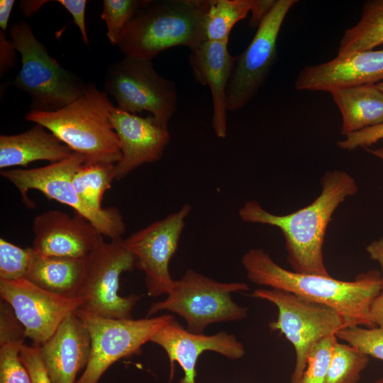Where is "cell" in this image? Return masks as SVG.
<instances>
[{"label":"cell","mask_w":383,"mask_h":383,"mask_svg":"<svg viewBox=\"0 0 383 383\" xmlns=\"http://www.w3.org/2000/svg\"><path fill=\"white\" fill-rule=\"evenodd\" d=\"M381 45H383V0L367 1L358 23L345 30L338 55L370 50Z\"/></svg>","instance_id":"d4e9b609"},{"label":"cell","mask_w":383,"mask_h":383,"mask_svg":"<svg viewBox=\"0 0 383 383\" xmlns=\"http://www.w3.org/2000/svg\"><path fill=\"white\" fill-rule=\"evenodd\" d=\"M32 248L41 255L87 258L103 242L104 235L85 218L58 210L38 214L33 222Z\"/></svg>","instance_id":"9a60e30c"},{"label":"cell","mask_w":383,"mask_h":383,"mask_svg":"<svg viewBox=\"0 0 383 383\" xmlns=\"http://www.w3.org/2000/svg\"><path fill=\"white\" fill-rule=\"evenodd\" d=\"M104 84L118 109L134 114L148 111L157 126L168 129L177 110V88L156 72L152 60L125 55L109 66Z\"/></svg>","instance_id":"9c48e42d"},{"label":"cell","mask_w":383,"mask_h":383,"mask_svg":"<svg viewBox=\"0 0 383 383\" xmlns=\"http://www.w3.org/2000/svg\"><path fill=\"white\" fill-rule=\"evenodd\" d=\"M192 207L184 204L178 211L155 221L123 239L134 255L136 267L144 274L148 294L152 297L167 295L174 280L169 265L174 255Z\"/></svg>","instance_id":"4fadbf2b"},{"label":"cell","mask_w":383,"mask_h":383,"mask_svg":"<svg viewBox=\"0 0 383 383\" xmlns=\"http://www.w3.org/2000/svg\"><path fill=\"white\" fill-rule=\"evenodd\" d=\"M116 179V164L85 162L72 177V184L79 196L92 208L101 210L105 192Z\"/></svg>","instance_id":"484cf974"},{"label":"cell","mask_w":383,"mask_h":383,"mask_svg":"<svg viewBox=\"0 0 383 383\" xmlns=\"http://www.w3.org/2000/svg\"><path fill=\"white\" fill-rule=\"evenodd\" d=\"M9 35L21 56V67L12 84L30 96V110L55 111L83 94L87 83L49 55L28 23L13 24Z\"/></svg>","instance_id":"5b68a950"},{"label":"cell","mask_w":383,"mask_h":383,"mask_svg":"<svg viewBox=\"0 0 383 383\" xmlns=\"http://www.w3.org/2000/svg\"><path fill=\"white\" fill-rule=\"evenodd\" d=\"M33 255L32 248H23L1 238L0 280L25 278Z\"/></svg>","instance_id":"f546056e"},{"label":"cell","mask_w":383,"mask_h":383,"mask_svg":"<svg viewBox=\"0 0 383 383\" xmlns=\"http://www.w3.org/2000/svg\"><path fill=\"white\" fill-rule=\"evenodd\" d=\"M253 0H210L206 18V40L228 42L231 29L250 12Z\"/></svg>","instance_id":"4316f807"},{"label":"cell","mask_w":383,"mask_h":383,"mask_svg":"<svg viewBox=\"0 0 383 383\" xmlns=\"http://www.w3.org/2000/svg\"><path fill=\"white\" fill-rule=\"evenodd\" d=\"M20 357L28 372L32 383H51L42 362L38 346L23 344Z\"/></svg>","instance_id":"d6a6232c"},{"label":"cell","mask_w":383,"mask_h":383,"mask_svg":"<svg viewBox=\"0 0 383 383\" xmlns=\"http://www.w3.org/2000/svg\"><path fill=\"white\" fill-rule=\"evenodd\" d=\"M48 2V0H21L19 7L24 16L30 17Z\"/></svg>","instance_id":"ab89813d"},{"label":"cell","mask_w":383,"mask_h":383,"mask_svg":"<svg viewBox=\"0 0 383 383\" xmlns=\"http://www.w3.org/2000/svg\"><path fill=\"white\" fill-rule=\"evenodd\" d=\"M370 357L350 344L334 345L325 383H358L361 372L367 367Z\"/></svg>","instance_id":"83f0119b"},{"label":"cell","mask_w":383,"mask_h":383,"mask_svg":"<svg viewBox=\"0 0 383 383\" xmlns=\"http://www.w3.org/2000/svg\"><path fill=\"white\" fill-rule=\"evenodd\" d=\"M150 342L160 346L168 356L171 366L170 383L173 377L174 362L180 365L184 372L179 383H196V366L204 352H216L231 360L240 359L245 353L244 345L233 333L224 331L210 335L194 333L175 319L164 325Z\"/></svg>","instance_id":"2e32d148"},{"label":"cell","mask_w":383,"mask_h":383,"mask_svg":"<svg viewBox=\"0 0 383 383\" xmlns=\"http://www.w3.org/2000/svg\"><path fill=\"white\" fill-rule=\"evenodd\" d=\"M16 49L11 40L6 38L4 31L0 30V77L15 67L18 62Z\"/></svg>","instance_id":"d590c367"},{"label":"cell","mask_w":383,"mask_h":383,"mask_svg":"<svg viewBox=\"0 0 383 383\" xmlns=\"http://www.w3.org/2000/svg\"><path fill=\"white\" fill-rule=\"evenodd\" d=\"M1 299L12 309L26 337L40 346L62 322L82 307L80 296H66L43 289L26 278L0 280Z\"/></svg>","instance_id":"5bb4252c"},{"label":"cell","mask_w":383,"mask_h":383,"mask_svg":"<svg viewBox=\"0 0 383 383\" xmlns=\"http://www.w3.org/2000/svg\"><path fill=\"white\" fill-rule=\"evenodd\" d=\"M135 267V258L123 238L103 242L86 258L78 294L83 300L81 309L106 318H132V311L140 296H121L119 278L123 272Z\"/></svg>","instance_id":"8fae6325"},{"label":"cell","mask_w":383,"mask_h":383,"mask_svg":"<svg viewBox=\"0 0 383 383\" xmlns=\"http://www.w3.org/2000/svg\"><path fill=\"white\" fill-rule=\"evenodd\" d=\"M321 192L309 205L287 215H275L255 200L239 209L240 219L247 223L278 228L285 239L287 262L298 273L330 276L323 260V246L331 217L345 199L357 192L355 179L341 170L326 172Z\"/></svg>","instance_id":"6da1fadb"},{"label":"cell","mask_w":383,"mask_h":383,"mask_svg":"<svg viewBox=\"0 0 383 383\" xmlns=\"http://www.w3.org/2000/svg\"><path fill=\"white\" fill-rule=\"evenodd\" d=\"M335 336L369 357L383 360V327L351 326L339 331Z\"/></svg>","instance_id":"4dcf8cb0"},{"label":"cell","mask_w":383,"mask_h":383,"mask_svg":"<svg viewBox=\"0 0 383 383\" xmlns=\"http://www.w3.org/2000/svg\"><path fill=\"white\" fill-rule=\"evenodd\" d=\"M383 80V49L338 55L333 60L304 67L294 82L298 91L334 90Z\"/></svg>","instance_id":"e0dca14e"},{"label":"cell","mask_w":383,"mask_h":383,"mask_svg":"<svg viewBox=\"0 0 383 383\" xmlns=\"http://www.w3.org/2000/svg\"><path fill=\"white\" fill-rule=\"evenodd\" d=\"M371 383H383V377L376 379Z\"/></svg>","instance_id":"ee69618b"},{"label":"cell","mask_w":383,"mask_h":383,"mask_svg":"<svg viewBox=\"0 0 383 383\" xmlns=\"http://www.w3.org/2000/svg\"><path fill=\"white\" fill-rule=\"evenodd\" d=\"M85 268L86 258L44 256L33 250L25 278L48 292L79 296Z\"/></svg>","instance_id":"603a6c76"},{"label":"cell","mask_w":383,"mask_h":383,"mask_svg":"<svg viewBox=\"0 0 383 383\" xmlns=\"http://www.w3.org/2000/svg\"><path fill=\"white\" fill-rule=\"evenodd\" d=\"M377 87L383 93V81L376 84Z\"/></svg>","instance_id":"7bdbcfd3"},{"label":"cell","mask_w":383,"mask_h":383,"mask_svg":"<svg viewBox=\"0 0 383 383\" xmlns=\"http://www.w3.org/2000/svg\"><path fill=\"white\" fill-rule=\"evenodd\" d=\"M209 5L210 0H145L117 45L125 55L149 60L176 46L194 49L207 40Z\"/></svg>","instance_id":"3957f363"},{"label":"cell","mask_w":383,"mask_h":383,"mask_svg":"<svg viewBox=\"0 0 383 383\" xmlns=\"http://www.w3.org/2000/svg\"><path fill=\"white\" fill-rule=\"evenodd\" d=\"M113 107L105 91L87 83L83 94L67 106L50 112L30 110L25 118L44 126L86 162L116 164L121 152L110 121Z\"/></svg>","instance_id":"277c9868"},{"label":"cell","mask_w":383,"mask_h":383,"mask_svg":"<svg viewBox=\"0 0 383 383\" xmlns=\"http://www.w3.org/2000/svg\"><path fill=\"white\" fill-rule=\"evenodd\" d=\"M277 0H253L249 24L251 28L259 26L262 20L273 8Z\"/></svg>","instance_id":"8d00e7d4"},{"label":"cell","mask_w":383,"mask_h":383,"mask_svg":"<svg viewBox=\"0 0 383 383\" xmlns=\"http://www.w3.org/2000/svg\"><path fill=\"white\" fill-rule=\"evenodd\" d=\"M367 151H369L372 155L377 156L383 161V148H379L377 149L370 150L367 148H365Z\"/></svg>","instance_id":"b9f144b4"},{"label":"cell","mask_w":383,"mask_h":383,"mask_svg":"<svg viewBox=\"0 0 383 383\" xmlns=\"http://www.w3.org/2000/svg\"><path fill=\"white\" fill-rule=\"evenodd\" d=\"M76 315L91 340L87 367L76 383H98L106 371L120 359L138 355L142 346L164 325L174 319L170 314L140 319L106 318L79 309Z\"/></svg>","instance_id":"30bf717a"},{"label":"cell","mask_w":383,"mask_h":383,"mask_svg":"<svg viewBox=\"0 0 383 383\" xmlns=\"http://www.w3.org/2000/svg\"><path fill=\"white\" fill-rule=\"evenodd\" d=\"M251 296L270 301L277 308V318L269 326L271 330L282 333L294 348L296 359L290 383L299 380L311 350L319 341L348 326L333 309L285 291L260 288Z\"/></svg>","instance_id":"ba28073f"},{"label":"cell","mask_w":383,"mask_h":383,"mask_svg":"<svg viewBox=\"0 0 383 383\" xmlns=\"http://www.w3.org/2000/svg\"><path fill=\"white\" fill-rule=\"evenodd\" d=\"M338 338L330 335L319 341L311 350L306 370L296 383H325L326 372Z\"/></svg>","instance_id":"1f68e13d"},{"label":"cell","mask_w":383,"mask_h":383,"mask_svg":"<svg viewBox=\"0 0 383 383\" xmlns=\"http://www.w3.org/2000/svg\"><path fill=\"white\" fill-rule=\"evenodd\" d=\"M297 1L277 0L245 50L235 56L226 89L228 111L245 107L264 85L277 57V41L284 20Z\"/></svg>","instance_id":"7c38bea8"},{"label":"cell","mask_w":383,"mask_h":383,"mask_svg":"<svg viewBox=\"0 0 383 383\" xmlns=\"http://www.w3.org/2000/svg\"><path fill=\"white\" fill-rule=\"evenodd\" d=\"M85 157L74 152L61 161L33 169H6L1 175L16 187L26 206L34 204L28 197L30 189H35L46 197L66 204L89 221L104 236L111 240L122 238L126 224L122 214L115 207L97 210L87 204L77 194L72 177Z\"/></svg>","instance_id":"52a82bcc"},{"label":"cell","mask_w":383,"mask_h":383,"mask_svg":"<svg viewBox=\"0 0 383 383\" xmlns=\"http://www.w3.org/2000/svg\"><path fill=\"white\" fill-rule=\"evenodd\" d=\"M383 139V123L366 128L345 135V139L338 142V146L343 150H352L359 147L368 146Z\"/></svg>","instance_id":"836d02e7"},{"label":"cell","mask_w":383,"mask_h":383,"mask_svg":"<svg viewBox=\"0 0 383 383\" xmlns=\"http://www.w3.org/2000/svg\"><path fill=\"white\" fill-rule=\"evenodd\" d=\"M38 347L51 383H76L78 373L88 363L91 340L84 323L74 313Z\"/></svg>","instance_id":"d6986e66"},{"label":"cell","mask_w":383,"mask_h":383,"mask_svg":"<svg viewBox=\"0 0 383 383\" xmlns=\"http://www.w3.org/2000/svg\"><path fill=\"white\" fill-rule=\"evenodd\" d=\"M366 250L370 258L379 262L382 268L381 293L383 294V238L374 240L371 242L366 248Z\"/></svg>","instance_id":"f35d334b"},{"label":"cell","mask_w":383,"mask_h":383,"mask_svg":"<svg viewBox=\"0 0 383 383\" xmlns=\"http://www.w3.org/2000/svg\"><path fill=\"white\" fill-rule=\"evenodd\" d=\"M228 43L206 40L191 50L189 57L195 80L210 88L212 126L219 138H226L227 133L226 89L235 60L228 52Z\"/></svg>","instance_id":"ffe728a7"},{"label":"cell","mask_w":383,"mask_h":383,"mask_svg":"<svg viewBox=\"0 0 383 383\" xmlns=\"http://www.w3.org/2000/svg\"><path fill=\"white\" fill-rule=\"evenodd\" d=\"M57 1L72 15L81 33L83 42L88 46L89 40L85 24V10L87 1L86 0H58Z\"/></svg>","instance_id":"e575fe53"},{"label":"cell","mask_w":383,"mask_h":383,"mask_svg":"<svg viewBox=\"0 0 383 383\" xmlns=\"http://www.w3.org/2000/svg\"><path fill=\"white\" fill-rule=\"evenodd\" d=\"M110 121L118 136L121 158L116 164V179L121 180L138 167L158 161L170 140L168 129L152 116L140 117L113 107Z\"/></svg>","instance_id":"ac0fdd59"},{"label":"cell","mask_w":383,"mask_h":383,"mask_svg":"<svg viewBox=\"0 0 383 383\" xmlns=\"http://www.w3.org/2000/svg\"><path fill=\"white\" fill-rule=\"evenodd\" d=\"M369 318L373 327H383V294L380 293L372 301Z\"/></svg>","instance_id":"74e56055"},{"label":"cell","mask_w":383,"mask_h":383,"mask_svg":"<svg viewBox=\"0 0 383 383\" xmlns=\"http://www.w3.org/2000/svg\"><path fill=\"white\" fill-rule=\"evenodd\" d=\"M145 0H104L101 18L107 27V38L117 45L126 26L133 18Z\"/></svg>","instance_id":"f1b7e54d"},{"label":"cell","mask_w":383,"mask_h":383,"mask_svg":"<svg viewBox=\"0 0 383 383\" xmlns=\"http://www.w3.org/2000/svg\"><path fill=\"white\" fill-rule=\"evenodd\" d=\"M248 290L245 282H218L188 269L174 280L166 298L150 305L147 317L171 311L185 321L189 331L201 334L211 324L245 318L248 309L233 301L232 293Z\"/></svg>","instance_id":"8992f818"},{"label":"cell","mask_w":383,"mask_h":383,"mask_svg":"<svg viewBox=\"0 0 383 383\" xmlns=\"http://www.w3.org/2000/svg\"><path fill=\"white\" fill-rule=\"evenodd\" d=\"M241 263L248 279L255 284L328 306L339 313L348 326L373 327L369 318L370 306L382 289L381 275L377 270L361 273L354 281L298 273L282 267L260 248L247 251Z\"/></svg>","instance_id":"7a4b0ae2"},{"label":"cell","mask_w":383,"mask_h":383,"mask_svg":"<svg viewBox=\"0 0 383 383\" xmlns=\"http://www.w3.org/2000/svg\"><path fill=\"white\" fill-rule=\"evenodd\" d=\"M15 2L14 0L0 1V28L4 32L7 30L8 23Z\"/></svg>","instance_id":"60d3db41"},{"label":"cell","mask_w":383,"mask_h":383,"mask_svg":"<svg viewBox=\"0 0 383 383\" xmlns=\"http://www.w3.org/2000/svg\"><path fill=\"white\" fill-rule=\"evenodd\" d=\"M74 152L44 126L35 123L21 133L0 135V169L27 166L36 160L50 163L65 160Z\"/></svg>","instance_id":"44dd1931"},{"label":"cell","mask_w":383,"mask_h":383,"mask_svg":"<svg viewBox=\"0 0 383 383\" xmlns=\"http://www.w3.org/2000/svg\"><path fill=\"white\" fill-rule=\"evenodd\" d=\"M26 335L11 306L0 302V383H32L20 353Z\"/></svg>","instance_id":"cb8c5ba5"},{"label":"cell","mask_w":383,"mask_h":383,"mask_svg":"<svg viewBox=\"0 0 383 383\" xmlns=\"http://www.w3.org/2000/svg\"><path fill=\"white\" fill-rule=\"evenodd\" d=\"M331 94L342 116V135L383 123V93L376 84L339 89Z\"/></svg>","instance_id":"7402d4cb"}]
</instances>
